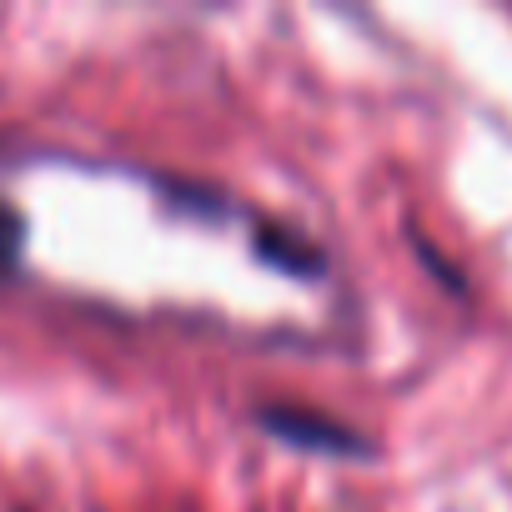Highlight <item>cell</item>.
<instances>
[{
  "instance_id": "6da1fadb",
  "label": "cell",
  "mask_w": 512,
  "mask_h": 512,
  "mask_svg": "<svg viewBox=\"0 0 512 512\" xmlns=\"http://www.w3.org/2000/svg\"><path fill=\"white\" fill-rule=\"evenodd\" d=\"M16 251H21V216L11 206H0V272L16 267Z\"/></svg>"
}]
</instances>
